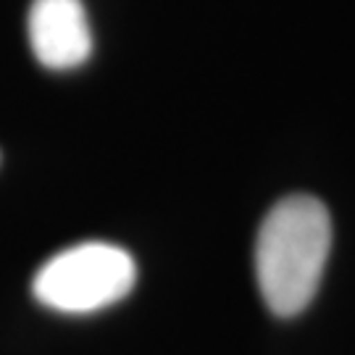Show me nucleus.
<instances>
[{"label": "nucleus", "mask_w": 355, "mask_h": 355, "mask_svg": "<svg viewBox=\"0 0 355 355\" xmlns=\"http://www.w3.org/2000/svg\"><path fill=\"white\" fill-rule=\"evenodd\" d=\"M331 253V216L313 195L282 198L255 237V279L266 308L300 316L313 303Z\"/></svg>", "instance_id": "nucleus-1"}, {"label": "nucleus", "mask_w": 355, "mask_h": 355, "mask_svg": "<svg viewBox=\"0 0 355 355\" xmlns=\"http://www.w3.org/2000/svg\"><path fill=\"white\" fill-rule=\"evenodd\" d=\"M137 284V263L111 242H79L48 258L32 279V295L55 313L85 316L124 300Z\"/></svg>", "instance_id": "nucleus-2"}, {"label": "nucleus", "mask_w": 355, "mask_h": 355, "mask_svg": "<svg viewBox=\"0 0 355 355\" xmlns=\"http://www.w3.org/2000/svg\"><path fill=\"white\" fill-rule=\"evenodd\" d=\"M29 45L51 71H71L92 55V29L82 0H32L26 16Z\"/></svg>", "instance_id": "nucleus-3"}]
</instances>
